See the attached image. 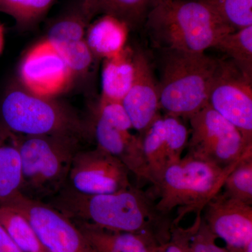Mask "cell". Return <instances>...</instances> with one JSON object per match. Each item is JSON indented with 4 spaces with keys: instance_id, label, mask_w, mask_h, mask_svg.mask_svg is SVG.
Listing matches in <instances>:
<instances>
[{
    "instance_id": "10",
    "label": "cell",
    "mask_w": 252,
    "mask_h": 252,
    "mask_svg": "<svg viewBox=\"0 0 252 252\" xmlns=\"http://www.w3.org/2000/svg\"><path fill=\"white\" fill-rule=\"evenodd\" d=\"M31 222L43 247L49 252H94L79 227L51 205L21 193L9 203Z\"/></svg>"
},
{
    "instance_id": "8",
    "label": "cell",
    "mask_w": 252,
    "mask_h": 252,
    "mask_svg": "<svg viewBox=\"0 0 252 252\" xmlns=\"http://www.w3.org/2000/svg\"><path fill=\"white\" fill-rule=\"evenodd\" d=\"M207 104L237 127L245 143L252 144V78L231 61L221 60Z\"/></svg>"
},
{
    "instance_id": "20",
    "label": "cell",
    "mask_w": 252,
    "mask_h": 252,
    "mask_svg": "<svg viewBox=\"0 0 252 252\" xmlns=\"http://www.w3.org/2000/svg\"><path fill=\"white\" fill-rule=\"evenodd\" d=\"M142 148L153 185L158 182L165 169L178 162L167 143L162 117L159 116L142 136Z\"/></svg>"
},
{
    "instance_id": "18",
    "label": "cell",
    "mask_w": 252,
    "mask_h": 252,
    "mask_svg": "<svg viewBox=\"0 0 252 252\" xmlns=\"http://www.w3.org/2000/svg\"><path fill=\"white\" fill-rule=\"evenodd\" d=\"M127 29L126 23L109 15L91 23L86 39L94 57L107 59L120 54L124 49Z\"/></svg>"
},
{
    "instance_id": "27",
    "label": "cell",
    "mask_w": 252,
    "mask_h": 252,
    "mask_svg": "<svg viewBox=\"0 0 252 252\" xmlns=\"http://www.w3.org/2000/svg\"><path fill=\"white\" fill-rule=\"evenodd\" d=\"M94 112L104 122L122 130L130 131L132 127L122 102L99 97Z\"/></svg>"
},
{
    "instance_id": "32",
    "label": "cell",
    "mask_w": 252,
    "mask_h": 252,
    "mask_svg": "<svg viewBox=\"0 0 252 252\" xmlns=\"http://www.w3.org/2000/svg\"><path fill=\"white\" fill-rule=\"evenodd\" d=\"M44 252H47V251H46H46H44Z\"/></svg>"
},
{
    "instance_id": "21",
    "label": "cell",
    "mask_w": 252,
    "mask_h": 252,
    "mask_svg": "<svg viewBox=\"0 0 252 252\" xmlns=\"http://www.w3.org/2000/svg\"><path fill=\"white\" fill-rule=\"evenodd\" d=\"M0 224L21 252L46 251L31 222L14 205H0Z\"/></svg>"
},
{
    "instance_id": "19",
    "label": "cell",
    "mask_w": 252,
    "mask_h": 252,
    "mask_svg": "<svg viewBox=\"0 0 252 252\" xmlns=\"http://www.w3.org/2000/svg\"><path fill=\"white\" fill-rule=\"evenodd\" d=\"M134 78L132 55L124 49L120 54L104 59L100 97L122 102L130 90Z\"/></svg>"
},
{
    "instance_id": "2",
    "label": "cell",
    "mask_w": 252,
    "mask_h": 252,
    "mask_svg": "<svg viewBox=\"0 0 252 252\" xmlns=\"http://www.w3.org/2000/svg\"><path fill=\"white\" fill-rule=\"evenodd\" d=\"M144 24L162 51L205 53L215 47L220 38L234 32L203 0H158Z\"/></svg>"
},
{
    "instance_id": "29",
    "label": "cell",
    "mask_w": 252,
    "mask_h": 252,
    "mask_svg": "<svg viewBox=\"0 0 252 252\" xmlns=\"http://www.w3.org/2000/svg\"><path fill=\"white\" fill-rule=\"evenodd\" d=\"M195 225L196 220L188 228L173 225L170 239L154 247L150 252H189V242Z\"/></svg>"
},
{
    "instance_id": "9",
    "label": "cell",
    "mask_w": 252,
    "mask_h": 252,
    "mask_svg": "<svg viewBox=\"0 0 252 252\" xmlns=\"http://www.w3.org/2000/svg\"><path fill=\"white\" fill-rule=\"evenodd\" d=\"M18 78L28 92L51 99L69 90L76 79L67 63L46 39L25 54L18 68Z\"/></svg>"
},
{
    "instance_id": "1",
    "label": "cell",
    "mask_w": 252,
    "mask_h": 252,
    "mask_svg": "<svg viewBox=\"0 0 252 252\" xmlns=\"http://www.w3.org/2000/svg\"><path fill=\"white\" fill-rule=\"evenodd\" d=\"M49 204L76 224L112 231L149 235L160 243L168 240L173 220L158 210L143 190L130 187L112 193L86 195L67 185Z\"/></svg>"
},
{
    "instance_id": "24",
    "label": "cell",
    "mask_w": 252,
    "mask_h": 252,
    "mask_svg": "<svg viewBox=\"0 0 252 252\" xmlns=\"http://www.w3.org/2000/svg\"><path fill=\"white\" fill-rule=\"evenodd\" d=\"M220 190L230 198L252 205V147L227 175Z\"/></svg>"
},
{
    "instance_id": "7",
    "label": "cell",
    "mask_w": 252,
    "mask_h": 252,
    "mask_svg": "<svg viewBox=\"0 0 252 252\" xmlns=\"http://www.w3.org/2000/svg\"><path fill=\"white\" fill-rule=\"evenodd\" d=\"M191 127L187 154L225 168L238 161L248 145L240 131L207 104L189 118Z\"/></svg>"
},
{
    "instance_id": "28",
    "label": "cell",
    "mask_w": 252,
    "mask_h": 252,
    "mask_svg": "<svg viewBox=\"0 0 252 252\" xmlns=\"http://www.w3.org/2000/svg\"><path fill=\"white\" fill-rule=\"evenodd\" d=\"M195 220L196 225L189 242V252H230L217 245V238L207 228L201 214L197 215Z\"/></svg>"
},
{
    "instance_id": "13",
    "label": "cell",
    "mask_w": 252,
    "mask_h": 252,
    "mask_svg": "<svg viewBox=\"0 0 252 252\" xmlns=\"http://www.w3.org/2000/svg\"><path fill=\"white\" fill-rule=\"evenodd\" d=\"M201 217L230 252H245L252 244V206L220 190L204 207Z\"/></svg>"
},
{
    "instance_id": "23",
    "label": "cell",
    "mask_w": 252,
    "mask_h": 252,
    "mask_svg": "<svg viewBox=\"0 0 252 252\" xmlns=\"http://www.w3.org/2000/svg\"><path fill=\"white\" fill-rule=\"evenodd\" d=\"M214 48L226 54L245 75L252 78V26L225 34Z\"/></svg>"
},
{
    "instance_id": "16",
    "label": "cell",
    "mask_w": 252,
    "mask_h": 252,
    "mask_svg": "<svg viewBox=\"0 0 252 252\" xmlns=\"http://www.w3.org/2000/svg\"><path fill=\"white\" fill-rule=\"evenodd\" d=\"M77 225L94 252H150L161 244L147 235L112 231L82 223Z\"/></svg>"
},
{
    "instance_id": "15",
    "label": "cell",
    "mask_w": 252,
    "mask_h": 252,
    "mask_svg": "<svg viewBox=\"0 0 252 252\" xmlns=\"http://www.w3.org/2000/svg\"><path fill=\"white\" fill-rule=\"evenodd\" d=\"M89 128L97 148L119 159L139 180L153 184L144 155L142 137L111 126L94 112Z\"/></svg>"
},
{
    "instance_id": "31",
    "label": "cell",
    "mask_w": 252,
    "mask_h": 252,
    "mask_svg": "<svg viewBox=\"0 0 252 252\" xmlns=\"http://www.w3.org/2000/svg\"><path fill=\"white\" fill-rule=\"evenodd\" d=\"M4 46V30L2 25L0 23V56L2 53Z\"/></svg>"
},
{
    "instance_id": "30",
    "label": "cell",
    "mask_w": 252,
    "mask_h": 252,
    "mask_svg": "<svg viewBox=\"0 0 252 252\" xmlns=\"http://www.w3.org/2000/svg\"><path fill=\"white\" fill-rule=\"evenodd\" d=\"M0 252H22L0 224Z\"/></svg>"
},
{
    "instance_id": "14",
    "label": "cell",
    "mask_w": 252,
    "mask_h": 252,
    "mask_svg": "<svg viewBox=\"0 0 252 252\" xmlns=\"http://www.w3.org/2000/svg\"><path fill=\"white\" fill-rule=\"evenodd\" d=\"M134 78L122 104L132 127L142 137L160 115L158 84L147 56L142 51L132 54Z\"/></svg>"
},
{
    "instance_id": "6",
    "label": "cell",
    "mask_w": 252,
    "mask_h": 252,
    "mask_svg": "<svg viewBox=\"0 0 252 252\" xmlns=\"http://www.w3.org/2000/svg\"><path fill=\"white\" fill-rule=\"evenodd\" d=\"M0 123L18 135L70 136L81 140L89 134L88 126L68 106L35 95L21 85L10 86L4 93Z\"/></svg>"
},
{
    "instance_id": "5",
    "label": "cell",
    "mask_w": 252,
    "mask_h": 252,
    "mask_svg": "<svg viewBox=\"0 0 252 252\" xmlns=\"http://www.w3.org/2000/svg\"><path fill=\"white\" fill-rule=\"evenodd\" d=\"M79 140L70 136L18 135L20 193L40 200L61 191L67 185L73 159L79 152Z\"/></svg>"
},
{
    "instance_id": "26",
    "label": "cell",
    "mask_w": 252,
    "mask_h": 252,
    "mask_svg": "<svg viewBox=\"0 0 252 252\" xmlns=\"http://www.w3.org/2000/svg\"><path fill=\"white\" fill-rule=\"evenodd\" d=\"M55 0H0V12L14 18L19 26L37 22L49 11Z\"/></svg>"
},
{
    "instance_id": "3",
    "label": "cell",
    "mask_w": 252,
    "mask_h": 252,
    "mask_svg": "<svg viewBox=\"0 0 252 252\" xmlns=\"http://www.w3.org/2000/svg\"><path fill=\"white\" fill-rule=\"evenodd\" d=\"M220 62L205 53L163 51L160 108L165 114L187 119L203 109Z\"/></svg>"
},
{
    "instance_id": "12",
    "label": "cell",
    "mask_w": 252,
    "mask_h": 252,
    "mask_svg": "<svg viewBox=\"0 0 252 252\" xmlns=\"http://www.w3.org/2000/svg\"><path fill=\"white\" fill-rule=\"evenodd\" d=\"M128 169L102 149L78 152L73 159L68 182L73 190L86 195L112 193L130 188Z\"/></svg>"
},
{
    "instance_id": "17",
    "label": "cell",
    "mask_w": 252,
    "mask_h": 252,
    "mask_svg": "<svg viewBox=\"0 0 252 252\" xmlns=\"http://www.w3.org/2000/svg\"><path fill=\"white\" fill-rule=\"evenodd\" d=\"M21 161L18 135L0 123V205L20 193Z\"/></svg>"
},
{
    "instance_id": "11",
    "label": "cell",
    "mask_w": 252,
    "mask_h": 252,
    "mask_svg": "<svg viewBox=\"0 0 252 252\" xmlns=\"http://www.w3.org/2000/svg\"><path fill=\"white\" fill-rule=\"evenodd\" d=\"M89 0H81L72 9L52 23L46 39L67 63L76 79L86 77L95 58L91 52L86 34L95 16Z\"/></svg>"
},
{
    "instance_id": "25",
    "label": "cell",
    "mask_w": 252,
    "mask_h": 252,
    "mask_svg": "<svg viewBox=\"0 0 252 252\" xmlns=\"http://www.w3.org/2000/svg\"><path fill=\"white\" fill-rule=\"evenodd\" d=\"M233 31L252 26V0H203Z\"/></svg>"
},
{
    "instance_id": "4",
    "label": "cell",
    "mask_w": 252,
    "mask_h": 252,
    "mask_svg": "<svg viewBox=\"0 0 252 252\" xmlns=\"http://www.w3.org/2000/svg\"><path fill=\"white\" fill-rule=\"evenodd\" d=\"M239 160L222 168L186 154L165 169L156 185L159 193V200L156 202L158 210L169 216L170 212L177 210L174 225H179L189 213L202 214L204 207L220 193L227 175Z\"/></svg>"
},
{
    "instance_id": "22",
    "label": "cell",
    "mask_w": 252,
    "mask_h": 252,
    "mask_svg": "<svg viewBox=\"0 0 252 252\" xmlns=\"http://www.w3.org/2000/svg\"><path fill=\"white\" fill-rule=\"evenodd\" d=\"M96 14L109 15L137 28L144 23L149 11L158 0H89Z\"/></svg>"
}]
</instances>
